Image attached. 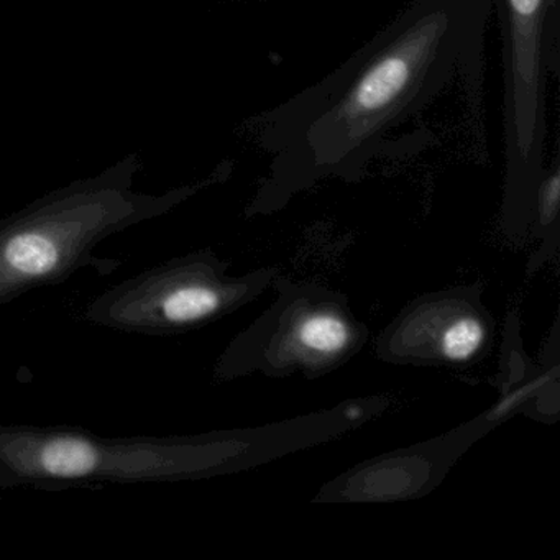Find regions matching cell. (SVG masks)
<instances>
[{
	"instance_id": "5",
	"label": "cell",
	"mask_w": 560,
	"mask_h": 560,
	"mask_svg": "<svg viewBox=\"0 0 560 560\" xmlns=\"http://www.w3.org/2000/svg\"><path fill=\"white\" fill-rule=\"evenodd\" d=\"M275 300L237 334L215 360L212 378L234 382L260 373L267 378L301 375L319 380L355 359L370 340L349 296L319 281L278 275Z\"/></svg>"
},
{
	"instance_id": "2",
	"label": "cell",
	"mask_w": 560,
	"mask_h": 560,
	"mask_svg": "<svg viewBox=\"0 0 560 560\" xmlns=\"http://www.w3.org/2000/svg\"><path fill=\"white\" fill-rule=\"evenodd\" d=\"M369 396L257 428L110 438L74 425L0 424V487L65 490L179 483L254 470L329 444L373 421Z\"/></svg>"
},
{
	"instance_id": "4",
	"label": "cell",
	"mask_w": 560,
	"mask_h": 560,
	"mask_svg": "<svg viewBox=\"0 0 560 560\" xmlns=\"http://www.w3.org/2000/svg\"><path fill=\"white\" fill-rule=\"evenodd\" d=\"M503 61V195L498 231L529 237L537 182L546 166L547 83L560 74V0H493Z\"/></svg>"
},
{
	"instance_id": "9",
	"label": "cell",
	"mask_w": 560,
	"mask_h": 560,
	"mask_svg": "<svg viewBox=\"0 0 560 560\" xmlns=\"http://www.w3.org/2000/svg\"><path fill=\"white\" fill-rule=\"evenodd\" d=\"M529 237L540 242L526 265V273L534 275L544 264L559 254L560 245V163L552 160L544 166L534 192L530 211Z\"/></svg>"
},
{
	"instance_id": "7",
	"label": "cell",
	"mask_w": 560,
	"mask_h": 560,
	"mask_svg": "<svg viewBox=\"0 0 560 560\" xmlns=\"http://www.w3.org/2000/svg\"><path fill=\"white\" fill-rule=\"evenodd\" d=\"M516 416L537 418V398L524 380L500 375V395L483 412L457 428L408 447L373 455L326 481L314 504H383L431 494L457 462L493 429Z\"/></svg>"
},
{
	"instance_id": "8",
	"label": "cell",
	"mask_w": 560,
	"mask_h": 560,
	"mask_svg": "<svg viewBox=\"0 0 560 560\" xmlns=\"http://www.w3.org/2000/svg\"><path fill=\"white\" fill-rule=\"evenodd\" d=\"M497 319L483 301V284H455L419 294L380 330V362L416 369L470 370L491 355Z\"/></svg>"
},
{
	"instance_id": "3",
	"label": "cell",
	"mask_w": 560,
	"mask_h": 560,
	"mask_svg": "<svg viewBox=\"0 0 560 560\" xmlns=\"http://www.w3.org/2000/svg\"><path fill=\"white\" fill-rule=\"evenodd\" d=\"M139 153H129L97 175L77 179L0 219V307L38 288L63 283L100 265L94 248L110 235L168 214L224 178L222 168L162 195L137 191Z\"/></svg>"
},
{
	"instance_id": "6",
	"label": "cell",
	"mask_w": 560,
	"mask_h": 560,
	"mask_svg": "<svg viewBox=\"0 0 560 560\" xmlns=\"http://www.w3.org/2000/svg\"><path fill=\"white\" fill-rule=\"evenodd\" d=\"M229 267L211 248L172 258L97 294L84 306L83 319L137 336H179L254 303L281 273L265 267L232 277Z\"/></svg>"
},
{
	"instance_id": "1",
	"label": "cell",
	"mask_w": 560,
	"mask_h": 560,
	"mask_svg": "<svg viewBox=\"0 0 560 560\" xmlns=\"http://www.w3.org/2000/svg\"><path fill=\"white\" fill-rule=\"evenodd\" d=\"M493 0H409L329 74L252 119L267 175L248 219L283 211L319 183L357 185L389 136L457 81H480Z\"/></svg>"
}]
</instances>
